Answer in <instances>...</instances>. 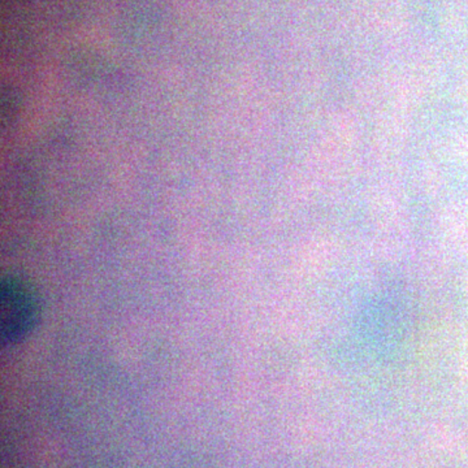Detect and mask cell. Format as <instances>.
Masks as SVG:
<instances>
[{"label":"cell","mask_w":468,"mask_h":468,"mask_svg":"<svg viewBox=\"0 0 468 468\" xmlns=\"http://www.w3.org/2000/svg\"><path fill=\"white\" fill-rule=\"evenodd\" d=\"M41 306L38 295L27 282L7 277L0 288V332L2 343L15 345L23 341L38 322Z\"/></svg>","instance_id":"cell-1"}]
</instances>
